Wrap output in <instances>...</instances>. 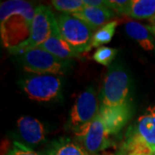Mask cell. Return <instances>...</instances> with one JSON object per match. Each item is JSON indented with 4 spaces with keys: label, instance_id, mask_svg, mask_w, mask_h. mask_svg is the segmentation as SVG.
<instances>
[{
    "label": "cell",
    "instance_id": "6da1fadb",
    "mask_svg": "<svg viewBox=\"0 0 155 155\" xmlns=\"http://www.w3.org/2000/svg\"><path fill=\"white\" fill-rule=\"evenodd\" d=\"M35 8L22 0H8L0 5V34L8 50L23 43L29 37Z\"/></svg>",
    "mask_w": 155,
    "mask_h": 155
},
{
    "label": "cell",
    "instance_id": "7a4b0ae2",
    "mask_svg": "<svg viewBox=\"0 0 155 155\" xmlns=\"http://www.w3.org/2000/svg\"><path fill=\"white\" fill-rule=\"evenodd\" d=\"M56 23L62 39L80 54L91 49L95 31L82 20L70 14L55 15Z\"/></svg>",
    "mask_w": 155,
    "mask_h": 155
},
{
    "label": "cell",
    "instance_id": "3957f363",
    "mask_svg": "<svg viewBox=\"0 0 155 155\" xmlns=\"http://www.w3.org/2000/svg\"><path fill=\"white\" fill-rule=\"evenodd\" d=\"M20 61L25 72L31 74H65L72 67L70 61H62L41 48H35L21 54Z\"/></svg>",
    "mask_w": 155,
    "mask_h": 155
},
{
    "label": "cell",
    "instance_id": "277c9868",
    "mask_svg": "<svg viewBox=\"0 0 155 155\" xmlns=\"http://www.w3.org/2000/svg\"><path fill=\"white\" fill-rule=\"evenodd\" d=\"M55 24V15L49 6L38 5L35 8L29 37L21 45L9 50L10 54L21 55L27 51L38 48L49 38Z\"/></svg>",
    "mask_w": 155,
    "mask_h": 155
},
{
    "label": "cell",
    "instance_id": "5b68a950",
    "mask_svg": "<svg viewBox=\"0 0 155 155\" xmlns=\"http://www.w3.org/2000/svg\"><path fill=\"white\" fill-rule=\"evenodd\" d=\"M130 91V79L122 65L109 67L101 91V104L105 106H117L127 102Z\"/></svg>",
    "mask_w": 155,
    "mask_h": 155
},
{
    "label": "cell",
    "instance_id": "8992f818",
    "mask_svg": "<svg viewBox=\"0 0 155 155\" xmlns=\"http://www.w3.org/2000/svg\"><path fill=\"white\" fill-rule=\"evenodd\" d=\"M28 98L36 102L58 99L62 91V78L58 75L30 74L18 82Z\"/></svg>",
    "mask_w": 155,
    "mask_h": 155
},
{
    "label": "cell",
    "instance_id": "52a82bcc",
    "mask_svg": "<svg viewBox=\"0 0 155 155\" xmlns=\"http://www.w3.org/2000/svg\"><path fill=\"white\" fill-rule=\"evenodd\" d=\"M100 104L94 87L88 86L78 97L72 107L66 124V129L78 132L91 122L99 113Z\"/></svg>",
    "mask_w": 155,
    "mask_h": 155
},
{
    "label": "cell",
    "instance_id": "ba28073f",
    "mask_svg": "<svg viewBox=\"0 0 155 155\" xmlns=\"http://www.w3.org/2000/svg\"><path fill=\"white\" fill-rule=\"evenodd\" d=\"M138 146L155 147V106L149 107L128 127L121 150L126 153Z\"/></svg>",
    "mask_w": 155,
    "mask_h": 155
},
{
    "label": "cell",
    "instance_id": "9c48e42d",
    "mask_svg": "<svg viewBox=\"0 0 155 155\" xmlns=\"http://www.w3.org/2000/svg\"><path fill=\"white\" fill-rule=\"evenodd\" d=\"M78 143L91 155H97L107 148L115 147L102 117L98 115L75 133Z\"/></svg>",
    "mask_w": 155,
    "mask_h": 155
},
{
    "label": "cell",
    "instance_id": "30bf717a",
    "mask_svg": "<svg viewBox=\"0 0 155 155\" xmlns=\"http://www.w3.org/2000/svg\"><path fill=\"white\" fill-rule=\"evenodd\" d=\"M132 104L129 101L117 106L100 104L99 115L110 135L116 134L122 129L132 116Z\"/></svg>",
    "mask_w": 155,
    "mask_h": 155
},
{
    "label": "cell",
    "instance_id": "8fae6325",
    "mask_svg": "<svg viewBox=\"0 0 155 155\" xmlns=\"http://www.w3.org/2000/svg\"><path fill=\"white\" fill-rule=\"evenodd\" d=\"M20 136L27 144L38 146L46 141V131L43 124L38 119L28 116H22L17 122Z\"/></svg>",
    "mask_w": 155,
    "mask_h": 155
},
{
    "label": "cell",
    "instance_id": "7c38bea8",
    "mask_svg": "<svg viewBox=\"0 0 155 155\" xmlns=\"http://www.w3.org/2000/svg\"><path fill=\"white\" fill-rule=\"evenodd\" d=\"M72 16L88 24L96 32L97 29L110 22V20L114 16V13L107 6L97 8L85 6L83 10L72 14Z\"/></svg>",
    "mask_w": 155,
    "mask_h": 155
},
{
    "label": "cell",
    "instance_id": "4fadbf2b",
    "mask_svg": "<svg viewBox=\"0 0 155 155\" xmlns=\"http://www.w3.org/2000/svg\"><path fill=\"white\" fill-rule=\"evenodd\" d=\"M39 48L48 51L51 54L62 61H70L71 59L78 58L80 56V54L74 52L72 48L62 39L59 33L57 23L49 38L41 46H39Z\"/></svg>",
    "mask_w": 155,
    "mask_h": 155
},
{
    "label": "cell",
    "instance_id": "5bb4252c",
    "mask_svg": "<svg viewBox=\"0 0 155 155\" xmlns=\"http://www.w3.org/2000/svg\"><path fill=\"white\" fill-rule=\"evenodd\" d=\"M43 155H91L78 142L69 138H60L53 140Z\"/></svg>",
    "mask_w": 155,
    "mask_h": 155
},
{
    "label": "cell",
    "instance_id": "9a60e30c",
    "mask_svg": "<svg viewBox=\"0 0 155 155\" xmlns=\"http://www.w3.org/2000/svg\"><path fill=\"white\" fill-rule=\"evenodd\" d=\"M125 31L129 37L134 40L140 48L146 51H153L155 48L154 40L147 26L134 21L125 24Z\"/></svg>",
    "mask_w": 155,
    "mask_h": 155
},
{
    "label": "cell",
    "instance_id": "2e32d148",
    "mask_svg": "<svg viewBox=\"0 0 155 155\" xmlns=\"http://www.w3.org/2000/svg\"><path fill=\"white\" fill-rule=\"evenodd\" d=\"M127 16L135 19H151L155 17V0H131Z\"/></svg>",
    "mask_w": 155,
    "mask_h": 155
},
{
    "label": "cell",
    "instance_id": "e0dca14e",
    "mask_svg": "<svg viewBox=\"0 0 155 155\" xmlns=\"http://www.w3.org/2000/svg\"><path fill=\"white\" fill-rule=\"evenodd\" d=\"M117 24H118L117 21H110L102 28L97 29L93 35L91 41V48H98L100 47H103V45L109 43L116 33Z\"/></svg>",
    "mask_w": 155,
    "mask_h": 155
},
{
    "label": "cell",
    "instance_id": "ac0fdd59",
    "mask_svg": "<svg viewBox=\"0 0 155 155\" xmlns=\"http://www.w3.org/2000/svg\"><path fill=\"white\" fill-rule=\"evenodd\" d=\"M51 4L56 11L70 15L80 11L85 7L83 0H53Z\"/></svg>",
    "mask_w": 155,
    "mask_h": 155
},
{
    "label": "cell",
    "instance_id": "d6986e66",
    "mask_svg": "<svg viewBox=\"0 0 155 155\" xmlns=\"http://www.w3.org/2000/svg\"><path fill=\"white\" fill-rule=\"evenodd\" d=\"M117 53H118V50L116 48L103 46L95 51V53L92 55V59L96 62L99 63L104 67H110L111 66L112 61L116 58Z\"/></svg>",
    "mask_w": 155,
    "mask_h": 155
},
{
    "label": "cell",
    "instance_id": "ffe728a7",
    "mask_svg": "<svg viewBox=\"0 0 155 155\" xmlns=\"http://www.w3.org/2000/svg\"><path fill=\"white\" fill-rule=\"evenodd\" d=\"M5 155H43L39 153L27 145L19 141H14L11 147Z\"/></svg>",
    "mask_w": 155,
    "mask_h": 155
},
{
    "label": "cell",
    "instance_id": "44dd1931",
    "mask_svg": "<svg viewBox=\"0 0 155 155\" xmlns=\"http://www.w3.org/2000/svg\"><path fill=\"white\" fill-rule=\"evenodd\" d=\"M105 5L112 11L127 16L131 5V0H104Z\"/></svg>",
    "mask_w": 155,
    "mask_h": 155
},
{
    "label": "cell",
    "instance_id": "7402d4cb",
    "mask_svg": "<svg viewBox=\"0 0 155 155\" xmlns=\"http://www.w3.org/2000/svg\"><path fill=\"white\" fill-rule=\"evenodd\" d=\"M84 4L88 7H105L104 0H83Z\"/></svg>",
    "mask_w": 155,
    "mask_h": 155
},
{
    "label": "cell",
    "instance_id": "603a6c76",
    "mask_svg": "<svg viewBox=\"0 0 155 155\" xmlns=\"http://www.w3.org/2000/svg\"><path fill=\"white\" fill-rule=\"evenodd\" d=\"M147 28H148L150 33L152 34L155 37V24H151V25H147Z\"/></svg>",
    "mask_w": 155,
    "mask_h": 155
},
{
    "label": "cell",
    "instance_id": "cb8c5ba5",
    "mask_svg": "<svg viewBox=\"0 0 155 155\" xmlns=\"http://www.w3.org/2000/svg\"><path fill=\"white\" fill-rule=\"evenodd\" d=\"M102 155H126V153H125L123 151L120 150V151H118V152H116V153H104V154Z\"/></svg>",
    "mask_w": 155,
    "mask_h": 155
},
{
    "label": "cell",
    "instance_id": "d4e9b609",
    "mask_svg": "<svg viewBox=\"0 0 155 155\" xmlns=\"http://www.w3.org/2000/svg\"><path fill=\"white\" fill-rule=\"evenodd\" d=\"M150 22H151L152 24H155V17H153V18L150 19Z\"/></svg>",
    "mask_w": 155,
    "mask_h": 155
},
{
    "label": "cell",
    "instance_id": "484cf974",
    "mask_svg": "<svg viewBox=\"0 0 155 155\" xmlns=\"http://www.w3.org/2000/svg\"><path fill=\"white\" fill-rule=\"evenodd\" d=\"M153 155H155V147H154V151H153Z\"/></svg>",
    "mask_w": 155,
    "mask_h": 155
}]
</instances>
